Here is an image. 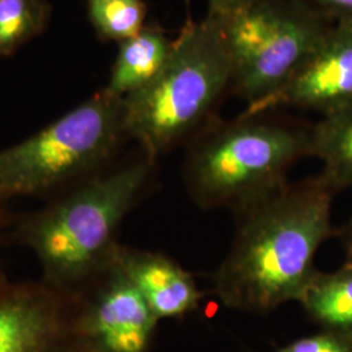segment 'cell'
<instances>
[{
	"instance_id": "obj_1",
	"label": "cell",
	"mask_w": 352,
	"mask_h": 352,
	"mask_svg": "<svg viewBox=\"0 0 352 352\" xmlns=\"http://www.w3.org/2000/svg\"><path fill=\"white\" fill-rule=\"evenodd\" d=\"M337 193L318 173L232 213V241L212 277L217 299L228 309L258 315L300 302L317 273V252L336 234Z\"/></svg>"
},
{
	"instance_id": "obj_2",
	"label": "cell",
	"mask_w": 352,
	"mask_h": 352,
	"mask_svg": "<svg viewBox=\"0 0 352 352\" xmlns=\"http://www.w3.org/2000/svg\"><path fill=\"white\" fill-rule=\"evenodd\" d=\"M155 171L157 160L140 151L136 158L21 215L13 239L36 254L43 280L78 294L113 263L120 227L153 188Z\"/></svg>"
},
{
	"instance_id": "obj_3",
	"label": "cell",
	"mask_w": 352,
	"mask_h": 352,
	"mask_svg": "<svg viewBox=\"0 0 352 352\" xmlns=\"http://www.w3.org/2000/svg\"><path fill=\"white\" fill-rule=\"evenodd\" d=\"M311 126L266 113L217 116L187 144L183 182L202 210L235 213L289 183L291 168L309 157Z\"/></svg>"
},
{
	"instance_id": "obj_4",
	"label": "cell",
	"mask_w": 352,
	"mask_h": 352,
	"mask_svg": "<svg viewBox=\"0 0 352 352\" xmlns=\"http://www.w3.org/2000/svg\"><path fill=\"white\" fill-rule=\"evenodd\" d=\"M232 77L221 19L209 13L197 23L188 21L174 41L162 72L148 87L123 98L128 139L157 161L187 145L215 118Z\"/></svg>"
},
{
	"instance_id": "obj_5",
	"label": "cell",
	"mask_w": 352,
	"mask_h": 352,
	"mask_svg": "<svg viewBox=\"0 0 352 352\" xmlns=\"http://www.w3.org/2000/svg\"><path fill=\"white\" fill-rule=\"evenodd\" d=\"M126 140L123 100L102 89L33 136L0 151V202L52 200L111 168Z\"/></svg>"
},
{
	"instance_id": "obj_6",
	"label": "cell",
	"mask_w": 352,
	"mask_h": 352,
	"mask_svg": "<svg viewBox=\"0 0 352 352\" xmlns=\"http://www.w3.org/2000/svg\"><path fill=\"white\" fill-rule=\"evenodd\" d=\"M78 294L42 278L0 285V352H88Z\"/></svg>"
},
{
	"instance_id": "obj_7",
	"label": "cell",
	"mask_w": 352,
	"mask_h": 352,
	"mask_svg": "<svg viewBox=\"0 0 352 352\" xmlns=\"http://www.w3.org/2000/svg\"><path fill=\"white\" fill-rule=\"evenodd\" d=\"M78 296L87 351L153 352L161 321L113 260Z\"/></svg>"
},
{
	"instance_id": "obj_8",
	"label": "cell",
	"mask_w": 352,
	"mask_h": 352,
	"mask_svg": "<svg viewBox=\"0 0 352 352\" xmlns=\"http://www.w3.org/2000/svg\"><path fill=\"white\" fill-rule=\"evenodd\" d=\"M334 25L302 0H289L277 32L251 62L234 72L230 93L252 110L283 88L315 54Z\"/></svg>"
},
{
	"instance_id": "obj_9",
	"label": "cell",
	"mask_w": 352,
	"mask_h": 352,
	"mask_svg": "<svg viewBox=\"0 0 352 352\" xmlns=\"http://www.w3.org/2000/svg\"><path fill=\"white\" fill-rule=\"evenodd\" d=\"M352 103V23H334L308 62L273 97L245 113L282 107L321 115Z\"/></svg>"
},
{
	"instance_id": "obj_10",
	"label": "cell",
	"mask_w": 352,
	"mask_h": 352,
	"mask_svg": "<svg viewBox=\"0 0 352 352\" xmlns=\"http://www.w3.org/2000/svg\"><path fill=\"white\" fill-rule=\"evenodd\" d=\"M113 260L160 321L184 318L201 307L205 294L196 279L170 256L119 244Z\"/></svg>"
},
{
	"instance_id": "obj_11",
	"label": "cell",
	"mask_w": 352,
	"mask_h": 352,
	"mask_svg": "<svg viewBox=\"0 0 352 352\" xmlns=\"http://www.w3.org/2000/svg\"><path fill=\"white\" fill-rule=\"evenodd\" d=\"M173 47L174 41L164 29L154 24L144 26L136 36L119 43L104 93L123 100L148 87L162 72Z\"/></svg>"
},
{
	"instance_id": "obj_12",
	"label": "cell",
	"mask_w": 352,
	"mask_h": 352,
	"mask_svg": "<svg viewBox=\"0 0 352 352\" xmlns=\"http://www.w3.org/2000/svg\"><path fill=\"white\" fill-rule=\"evenodd\" d=\"M299 304L321 330L352 343V265L329 273L317 272Z\"/></svg>"
},
{
	"instance_id": "obj_13",
	"label": "cell",
	"mask_w": 352,
	"mask_h": 352,
	"mask_svg": "<svg viewBox=\"0 0 352 352\" xmlns=\"http://www.w3.org/2000/svg\"><path fill=\"white\" fill-rule=\"evenodd\" d=\"M309 157L322 164L320 175L338 193L352 190V103L321 115L311 126Z\"/></svg>"
},
{
	"instance_id": "obj_14",
	"label": "cell",
	"mask_w": 352,
	"mask_h": 352,
	"mask_svg": "<svg viewBox=\"0 0 352 352\" xmlns=\"http://www.w3.org/2000/svg\"><path fill=\"white\" fill-rule=\"evenodd\" d=\"M49 0H0V58L12 56L50 24Z\"/></svg>"
},
{
	"instance_id": "obj_15",
	"label": "cell",
	"mask_w": 352,
	"mask_h": 352,
	"mask_svg": "<svg viewBox=\"0 0 352 352\" xmlns=\"http://www.w3.org/2000/svg\"><path fill=\"white\" fill-rule=\"evenodd\" d=\"M88 19L103 42H123L145 26L144 0H87Z\"/></svg>"
},
{
	"instance_id": "obj_16",
	"label": "cell",
	"mask_w": 352,
	"mask_h": 352,
	"mask_svg": "<svg viewBox=\"0 0 352 352\" xmlns=\"http://www.w3.org/2000/svg\"><path fill=\"white\" fill-rule=\"evenodd\" d=\"M272 352H352V343L340 336L321 330L292 340Z\"/></svg>"
},
{
	"instance_id": "obj_17",
	"label": "cell",
	"mask_w": 352,
	"mask_h": 352,
	"mask_svg": "<svg viewBox=\"0 0 352 352\" xmlns=\"http://www.w3.org/2000/svg\"><path fill=\"white\" fill-rule=\"evenodd\" d=\"M329 20L352 23V0H302Z\"/></svg>"
},
{
	"instance_id": "obj_18",
	"label": "cell",
	"mask_w": 352,
	"mask_h": 352,
	"mask_svg": "<svg viewBox=\"0 0 352 352\" xmlns=\"http://www.w3.org/2000/svg\"><path fill=\"white\" fill-rule=\"evenodd\" d=\"M209 6V13L217 16H227L240 11L261 0H206Z\"/></svg>"
},
{
	"instance_id": "obj_19",
	"label": "cell",
	"mask_w": 352,
	"mask_h": 352,
	"mask_svg": "<svg viewBox=\"0 0 352 352\" xmlns=\"http://www.w3.org/2000/svg\"><path fill=\"white\" fill-rule=\"evenodd\" d=\"M336 235L340 238L342 248L346 256L344 263L352 265V218L344 226L336 231Z\"/></svg>"
},
{
	"instance_id": "obj_20",
	"label": "cell",
	"mask_w": 352,
	"mask_h": 352,
	"mask_svg": "<svg viewBox=\"0 0 352 352\" xmlns=\"http://www.w3.org/2000/svg\"><path fill=\"white\" fill-rule=\"evenodd\" d=\"M8 221H10V215L6 209V204L0 202V244H1V239H3V232L4 230L8 226ZM6 282V278L1 273V269H0V285Z\"/></svg>"
}]
</instances>
